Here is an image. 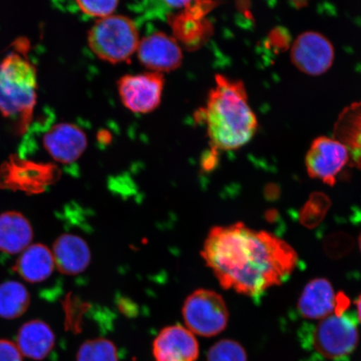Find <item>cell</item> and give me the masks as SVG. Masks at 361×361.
Masks as SVG:
<instances>
[{
	"label": "cell",
	"mask_w": 361,
	"mask_h": 361,
	"mask_svg": "<svg viewBox=\"0 0 361 361\" xmlns=\"http://www.w3.org/2000/svg\"><path fill=\"white\" fill-rule=\"evenodd\" d=\"M359 246H360V250L361 251V233H360V238H359Z\"/></svg>",
	"instance_id": "d4e9b609"
},
{
	"label": "cell",
	"mask_w": 361,
	"mask_h": 361,
	"mask_svg": "<svg viewBox=\"0 0 361 361\" xmlns=\"http://www.w3.org/2000/svg\"><path fill=\"white\" fill-rule=\"evenodd\" d=\"M360 341L357 322L350 313L333 314L314 327L311 342L316 353L331 360L348 357Z\"/></svg>",
	"instance_id": "5b68a950"
},
{
	"label": "cell",
	"mask_w": 361,
	"mask_h": 361,
	"mask_svg": "<svg viewBox=\"0 0 361 361\" xmlns=\"http://www.w3.org/2000/svg\"><path fill=\"white\" fill-rule=\"evenodd\" d=\"M52 254L59 272L66 275L83 273L92 260L87 243L71 233H64L56 238Z\"/></svg>",
	"instance_id": "9a60e30c"
},
{
	"label": "cell",
	"mask_w": 361,
	"mask_h": 361,
	"mask_svg": "<svg viewBox=\"0 0 361 361\" xmlns=\"http://www.w3.org/2000/svg\"><path fill=\"white\" fill-rule=\"evenodd\" d=\"M0 361H22L17 345L8 340H0Z\"/></svg>",
	"instance_id": "603a6c76"
},
{
	"label": "cell",
	"mask_w": 361,
	"mask_h": 361,
	"mask_svg": "<svg viewBox=\"0 0 361 361\" xmlns=\"http://www.w3.org/2000/svg\"><path fill=\"white\" fill-rule=\"evenodd\" d=\"M201 111L211 143L219 150H236L246 145L258 128L245 85L222 75H216L215 87Z\"/></svg>",
	"instance_id": "7a4b0ae2"
},
{
	"label": "cell",
	"mask_w": 361,
	"mask_h": 361,
	"mask_svg": "<svg viewBox=\"0 0 361 361\" xmlns=\"http://www.w3.org/2000/svg\"><path fill=\"white\" fill-rule=\"evenodd\" d=\"M164 75L157 72L123 76L117 83L121 102L132 112L147 114L161 102Z\"/></svg>",
	"instance_id": "ba28073f"
},
{
	"label": "cell",
	"mask_w": 361,
	"mask_h": 361,
	"mask_svg": "<svg viewBox=\"0 0 361 361\" xmlns=\"http://www.w3.org/2000/svg\"><path fill=\"white\" fill-rule=\"evenodd\" d=\"M152 353L155 361H197L200 345L188 328L169 326L155 338Z\"/></svg>",
	"instance_id": "5bb4252c"
},
{
	"label": "cell",
	"mask_w": 361,
	"mask_h": 361,
	"mask_svg": "<svg viewBox=\"0 0 361 361\" xmlns=\"http://www.w3.org/2000/svg\"><path fill=\"white\" fill-rule=\"evenodd\" d=\"M347 305L346 298L336 295L326 279H315L308 283L298 302L301 315L309 319L322 320L333 314L344 313Z\"/></svg>",
	"instance_id": "8fae6325"
},
{
	"label": "cell",
	"mask_w": 361,
	"mask_h": 361,
	"mask_svg": "<svg viewBox=\"0 0 361 361\" xmlns=\"http://www.w3.org/2000/svg\"><path fill=\"white\" fill-rule=\"evenodd\" d=\"M207 361H247V355L240 343L222 340L211 347L207 354Z\"/></svg>",
	"instance_id": "44dd1931"
},
{
	"label": "cell",
	"mask_w": 361,
	"mask_h": 361,
	"mask_svg": "<svg viewBox=\"0 0 361 361\" xmlns=\"http://www.w3.org/2000/svg\"><path fill=\"white\" fill-rule=\"evenodd\" d=\"M137 25L124 16L112 15L98 20L88 33V44L102 61L118 64L137 53L140 43Z\"/></svg>",
	"instance_id": "277c9868"
},
{
	"label": "cell",
	"mask_w": 361,
	"mask_h": 361,
	"mask_svg": "<svg viewBox=\"0 0 361 361\" xmlns=\"http://www.w3.org/2000/svg\"><path fill=\"white\" fill-rule=\"evenodd\" d=\"M36 89L37 73L28 59L12 52L0 61V112L6 117H20L21 129L32 117Z\"/></svg>",
	"instance_id": "3957f363"
},
{
	"label": "cell",
	"mask_w": 361,
	"mask_h": 361,
	"mask_svg": "<svg viewBox=\"0 0 361 361\" xmlns=\"http://www.w3.org/2000/svg\"><path fill=\"white\" fill-rule=\"evenodd\" d=\"M43 145L54 160L62 164H71L87 150L88 139L78 126L62 123L54 126L45 133Z\"/></svg>",
	"instance_id": "4fadbf2b"
},
{
	"label": "cell",
	"mask_w": 361,
	"mask_h": 361,
	"mask_svg": "<svg viewBox=\"0 0 361 361\" xmlns=\"http://www.w3.org/2000/svg\"><path fill=\"white\" fill-rule=\"evenodd\" d=\"M76 361H119L116 347L106 338H97L80 345Z\"/></svg>",
	"instance_id": "ffe728a7"
},
{
	"label": "cell",
	"mask_w": 361,
	"mask_h": 361,
	"mask_svg": "<svg viewBox=\"0 0 361 361\" xmlns=\"http://www.w3.org/2000/svg\"><path fill=\"white\" fill-rule=\"evenodd\" d=\"M30 295L22 283L8 281L0 283V318L21 317L30 305Z\"/></svg>",
	"instance_id": "d6986e66"
},
{
	"label": "cell",
	"mask_w": 361,
	"mask_h": 361,
	"mask_svg": "<svg viewBox=\"0 0 361 361\" xmlns=\"http://www.w3.org/2000/svg\"><path fill=\"white\" fill-rule=\"evenodd\" d=\"M202 257L221 286L247 296L279 286L298 263L296 252L286 241L242 223L212 228Z\"/></svg>",
	"instance_id": "6da1fadb"
},
{
	"label": "cell",
	"mask_w": 361,
	"mask_h": 361,
	"mask_svg": "<svg viewBox=\"0 0 361 361\" xmlns=\"http://www.w3.org/2000/svg\"><path fill=\"white\" fill-rule=\"evenodd\" d=\"M291 61L303 73L320 75L333 65L335 51L322 34L308 31L298 36L291 49Z\"/></svg>",
	"instance_id": "30bf717a"
},
{
	"label": "cell",
	"mask_w": 361,
	"mask_h": 361,
	"mask_svg": "<svg viewBox=\"0 0 361 361\" xmlns=\"http://www.w3.org/2000/svg\"><path fill=\"white\" fill-rule=\"evenodd\" d=\"M356 307H357L358 319L361 323V295L358 297V299L355 301Z\"/></svg>",
	"instance_id": "cb8c5ba5"
},
{
	"label": "cell",
	"mask_w": 361,
	"mask_h": 361,
	"mask_svg": "<svg viewBox=\"0 0 361 361\" xmlns=\"http://www.w3.org/2000/svg\"><path fill=\"white\" fill-rule=\"evenodd\" d=\"M183 316L189 331L203 337L218 336L228 322V311L223 297L204 288L194 291L188 297Z\"/></svg>",
	"instance_id": "52a82bcc"
},
{
	"label": "cell",
	"mask_w": 361,
	"mask_h": 361,
	"mask_svg": "<svg viewBox=\"0 0 361 361\" xmlns=\"http://www.w3.org/2000/svg\"><path fill=\"white\" fill-rule=\"evenodd\" d=\"M349 160L344 144L332 138L319 137L311 145L305 158L307 171L311 178L333 186L336 177Z\"/></svg>",
	"instance_id": "9c48e42d"
},
{
	"label": "cell",
	"mask_w": 361,
	"mask_h": 361,
	"mask_svg": "<svg viewBox=\"0 0 361 361\" xmlns=\"http://www.w3.org/2000/svg\"><path fill=\"white\" fill-rule=\"evenodd\" d=\"M34 230L30 220L18 211L0 214V252L19 255L32 245Z\"/></svg>",
	"instance_id": "2e32d148"
},
{
	"label": "cell",
	"mask_w": 361,
	"mask_h": 361,
	"mask_svg": "<svg viewBox=\"0 0 361 361\" xmlns=\"http://www.w3.org/2000/svg\"><path fill=\"white\" fill-rule=\"evenodd\" d=\"M55 267L52 251L42 243H35L21 252L13 271L25 281L36 283L51 277Z\"/></svg>",
	"instance_id": "e0dca14e"
},
{
	"label": "cell",
	"mask_w": 361,
	"mask_h": 361,
	"mask_svg": "<svg viewBox=\"0 0 361 361\" xmlns=\"http://www.w3.org/2000/svg\"><path fill=\"white\" fill-rule=\"evenodd\" d=\"M60 177L61 170L55 164L23 159L18 155H11L0 166V188L30 195L44 192Z\"/></svg>",
	"instance_id": "8992f818"
},
{
	"label": "cell",
	"mask_w": 361,
	"mask_h": 361,
	"mask_svg": "<svg viewBox=\"0 0 361 361\" xmlns=\"http://www.w3.org/2000/svg\"><path fill=\"white\" fill-rule=\"evenodd\" d=\"M56 336L49 324L33 319L20 327L17 336V346L20 353L36 360H43L55 345Z\"/></svg>",
	"instance_id": "ac0fdd59"
},
{
	"label": "cell",
	"mask_w": 361,
	"mask_h": 361,
	"mask_svg": "<svg viewBox=\"0 0 361 361\" xmlns=\"http://www.w3.org/2000/svg\"><path fill=\"white\" fill-rule=\"evenodd\" d=\"M137 57L141 64L152 72L164 73L182 66L183 54L177 40L158 32L140 40Z\"/></svg>",
	"instance_id": "7c38bea8"
},
{
	"label": "cell",
	"mask_w": 361,
	"mask_h": 361,
	"mask_svg": "<svg viewBox=\"0 0 361 361\" xmlns=\"http://www.w3.org/2000/svg\"><path fill=\"white\" fill-rule=\"evenodd\" d=\"M81 12L90 17L99 18V20L114 15L119 2L112 1H78L76 2Z\"/></svg>",
	"instance_id": "7402d4cb"
}]
</instances>
